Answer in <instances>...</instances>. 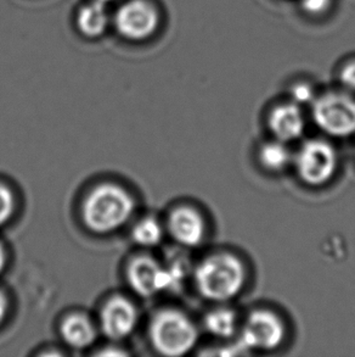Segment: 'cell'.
Here are the masks:
<instances>
[{
	"label": "cell",
	"mask_w": 355,
	"mask_h": 357,
	"mask_svg": "<svg viewBox=\"0 0 355 357\" xmlns=\"http://www.w3.org/2000/svg\"><path fill=\"white\" fill-rule=\"evenodd\" d=\"M246 280L245 267L236 256L224 252L210 256L197 266L195 284L211 301H226L240 293Z\"/></svg>",
	"instance_id": "cell-1"
},
{
	"label": "cell",
	"mask_w": 355,
	"mask_h": 357,
	"mask_svg": "<svg viewBox=\"0 0 355 357\" xmlns=\"http://www.w3.org/2000/svg\"><path fill=\"white\" fill-rule=\"evenodd\" d=\"M332 0H301V6L307 14L317 16L331 8Z\"/></svg>",
	"instance_id": "cell-19"
},
{
	"label": "cell",
	"mask_w": 355,
	"mask_h": 357,
	"mask_svg": "<svg viewBox=\"0 0 355 357\" xmlns=\"http://www.w3.org/2000/svg\"><path fill=\"white\" fill-rule=\"evenodd\" d=\"M205 329L216 338H230L235 334L237 317L232 310L216 309L205 317Z\"/></svg>",
	"instance_id": "cell-14"
},
{
	"label": "cell",
	"mask_w": 355,
	"mask_h": 357,
	"mask_svg": "<svg viewBox=\"0 0 355 357\" xmlns=\"http://www.w3.org/2000/svg\"><path fill=\"white\" fill-rule=\"evenodd\" d=\"M291 97H292V102L297 104L299 107L313 104L317 99L312 86L306 82L296 83L291 88Z\"/></svg>",
	"instance_id": "cell-17"
},
{
	"label": "cell",
	"mask_w": 355,
	"mask_h": 357,
	"mask_svg": "<svg viewBox=\"0 0 355 357\" xmlns=\"http://www.w3.org/2000/svg\"><path fill=\"white\" fill-rule=\"evenodd\" d=\"M313 119L317 127L332 137L355 133V99L346 93L331 92L317 98Z\"/></svg>",
	"instance_id": "cell-4"
},
{
	"label": "cell",
	"mask_w": 355,
	"mask_h": 357,
	"mask_svg": "<svg viewBox=\"0 0 355 357\" xmlns=\"http://www.w3.org/2000/svg\"><path fill=\"white\" fill-rule=\"evenodd\" d=\"M292 160L291 151L286 146V143L275 140L262 145L260 150V164L265 169L273 172H278L286 169Z\"/></svg>",
	"instance_id": "cell-15"
},
{
	"label": "cell",
	"mask_w": 355,
	"mask_h": 357,
	"mask_svg": "<svg viewBox=\"0 0 355 357\" xmlns=\"http://www.w3.org/2000/svg\"><path fill=\"white\" fill-rule=\"evenodd\" d=\"M150 338L155 349L164 356H182L196 345L198 331L185 314L164 310L152 321Z\"/></svg>",
	"instance_id": "cell-3"
},
{
	"label": "cell",
	"mask_w": 355,
	"mask_h": 357,
	"mask_svg": "<svg viewBox=\"0 0 355 357\" xmlns=\"http://www.w3.org/2000/svg\"><path fill=\"white\" fill-rule=\"evenodd\" d=\"M132 237L136 244L143 246L157 245L162 241L164 231L162 227L154 218H146L138 223L133 229Z\"/></svg>",
	"instance_id": "cell-16"
},
{
	"label": "cell",
	"mask_w": 355,
	"mask_h": 357,
	"mask_svg": "<svg viewBox=\"0 0 355 357\" xmlns=\"http://www.w3.org/2000/svg\"><path fill=\"white\" fill-rule=\"evenodd\" d=\"M293 164L304 183L317 187L327 183L337 169L336 150L322 139L308 140L299 148Z\"/></svg>",
	"instance_id": "cell-5"
},
{
	"label": "cell",
	"mask_w": 355,
	"mask_h": 357,
	"mask_svg": "<svg viewBox=\"0 0 355 357\" xmlns=\"http://www.w3.org/2000/svg\"><path fill=\"white\" fill-rule=\"evenodd\" d=\"M5 264H6V255H5L4 248L0 244V273L4 271Z\"/></svg>",
	"instance_id": "cell-22"
},
{
	"label": "cell",
	"mask_w": 355,
	"mask_h": 357,
	"mask_svg": "<svg viewBox=\"0 0 355 357\" xmlns=\"http://www.w3.org/2000/svg\"><path fill=\"white\" fill-rule=\"evenodd\" d=\"M285 326L268 310H255L241 329V347L255 350H273L283 343Z\"/></svg>",
	"instance_id": "cell-6"
},
{
	"label": "cell",
	"mask_w": 355,
	"mask_h": 357,
	"mask_svg": "<svg viewBox=\"0 0 355 357\" xmlns=\"http://www.w3.org/2000/svg\"><path fill=\"white\" fill-rule=\"evenodd\" d=\"M134 211V199L113 184L94 189L83 206V218L93 232L109 233L122 227Z\"/></svg>",
	"instance_id": "cell-2"
},
{
	"label": "cell",
	"mask_w": 355,
	"mask_h": 357,
	"mask_svg": "<svg viewBox=\"0 0 355 357\" xmlns=\"http://www.w3.org/2000/svg\"><path fill=\"white\" fill-rule=\"evenodd\" d=\"M340 81L349 92L355 93V60L349 61L342 68Z\"/></svg>",
	"instance_id": "cell-20"
},
{
	"label": "cell",
	"mask_w": 355,
	"mask_h": 357,
	"mask_svg": "<svg viewBox=\"0 0 355 357\" xmlns=\"http://www.w3.org/2000/svg\"><path fill=\"white\" fill-rule=\"evenodd\" d=\"M109 24V15L105 3L97 0L84 6L78 15V29L87 37H99Z\"/></svg>",
	"instance_id": "cell-13"
},
{
	"label": "cell",
	"mask_w": 355,
	"mask_h": 357,
	"mask_svg": "<svg viewBox=\"0 0 355 357\" xmlns=\"http://www.w3.org/2000/svg\"><path fill=\"white\" fill-rule=\"evenodd\" d=\"M269 128L280 142L288 143L302 137L306 120L299 105L294 102L275 107L269 116Z\"/></svg>",
	"instance_id": "cell-11"
},
{
	"label": "cell",
	"mask_w": 355,
	"mask_h": 357,
	"mask_svg": "<svg viewBox=\"0 0 355 357\" xmlns=\"http://www.w3.org/2000/svg\"><path fill=\"white\" fill-rule=\"evenodd\" d=\"M6 311H8V300L5 298V295L0 291V324L4 321Z\"/></svg>",
	"instance_id": "cell-21"
},
{
	"label": "cell",
	"mask_w": 355,
	"mask_h": 357,
	"mask_svg": "<svg viewBox=\"0 0 355 357\" xmlns=\"http://www.w3.org/2000/svg\"><path fill=\"white\" fill-rule=\"evenodd\" d=\"M169 233L184 246L200 245L206 232L201 215L191 208H179L171 213L168 220Z\"/></svg>",
	"instance_id": "cell-10"
},
{
	"label": "cell",
	"mask_w": 355,
	"mask_h": 357,
	"mask_svg": "<svg viewBox=\"0 0 355 357\" xmlns=\"http://www.w3.org/2000/svg\"><path fill=\"white\" fill-rule=\"evenodd\" d=\"M61 333L65 342L74 349L88 348L96 339L95 328L87 317L81 314L68 317L63 322Z\"/></svg>",
	"instance_id": "cell-12"
},
{
	"label": "cell",
	"mask_w": 355,
	"mask_h": 357,
	"mask_svg": "<svg viewBox=\"0 0 355 357\" xmlns=\"http://www.w3.org/2000/svg\"><path fill=\"white\" fill-rule=\"evenodd\" d=\"M15 210V199L10 189L0 184V227L9 221Z\"/></svg>",
	"instance_id": "cell-18"
},
{
	"label": "cell",
	"mask_w": 355,
	"mask_h": 357,
	"mask_svg": "<svg viewBox=\"0 0 355 357\" xmlns=\"http://www.w3.org/2000/svg\"><path fill=\"white\" fill-rule=\"evenodd\" d=\"M116 27L123 37L133 40L149 38L159 27V17L152 5L132 0L120 6L116 14Z\"/></svg>",
	"instance_id": "cell-7"
},
{
	"label": "cell",
	"mask_w": 355,
	"mask_h": 357,
	"mask_svg": "<svg viewBox=\"0 0 355 357\" xmlns=\"http://www.w3.org/2000/svg\"><path fill=\"white\" fill-rule=\"evenodd\" d=\"M128 278L132 288L141 296H151L174 285L171 272L150 257L135 259L128 271Z\"/></svg>",
	"instance_id": "cell-8"
},
{
	"label": "cell",
	"mask_w": 355,
	"mask_h": 357,
	"mask_svg": "<svg viewBox=\"0 0 355 357\" xmlns=\"http://www.w3.org/2000/svg\"><path fill=\"white\" fill-rule=\"evenodd\" d=\"M138 314L134 305L125 298L111 299L101 312V327L111 339H125L134 331Z\"/></svg>",
	"instance_id": "cell-9"
},
{
	"label": "cell",
	"mask_w": 355,
	"mask_h": 357,
	"mask_svg": "<svg viewBox=\"0 0 355 357\" xmlns=\"http://www.w3.org/2000/svg\"><path fill=\"white\" fill-rule=\"evenodd\" d=\"M102 3H106V1H111V0H100Z\"/></svg>",
	"instance_id": "cell-23"
}]
</instances>
